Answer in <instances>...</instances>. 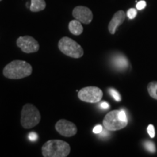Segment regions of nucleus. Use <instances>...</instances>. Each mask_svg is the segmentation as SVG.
I'll return each mask as SVG.
<instances>
[{
	"instance_id": "4be33fe9",
	"label": "nucleus",
	"mask_w": 157,
	"mask_h": 157,
	"mask_svg": "<svg viewBox=\"0 0 157 157\" xmlns=\"http://www.w3.org/2000/svg\"><path fill=\"white\" fill-rule=\"evenodd\" d=\"M109 106H110L109 104L106 103V102H105V101L101 103V107L103 109H108L109 108Z\"/></svg>"
},
{
	"instance_id": "4468645a",
	"label": "nucleus",
	"mask_w": 157,
	"mask_h": 157,
	"mask_svg": "<svg viewBox=\"0 0 157 157\" xmlns=\"http://www.w3.org/2000/svg\"><path fill=\"white\" fill-rule=\"evenodd\" d=\"M144 145L145 148L146 149L147 151H148L149 152L151 153H155L156 152V146H155V144L151 141H146L143 143Z\"/></svg>"
},
{
	"instance_id": "0eeeda50",
	"label": "nucleus",
	"mask_w": 157,
	"mask_h": 157,
	"mask_svg": "<svg viewBox=\"0 0 157 157\" xmlns=\"http://www.w3.org/2000/svg\"><path fill=\"white\" fill-rule=\"evenodd\" d=\"M16 44L25 53H34L39 50V42L30 36H20L17 39Z\"/></svg>"
},
{
	"instance_id": "20e7f679",
	"label": "nucleus",
	"mask_w": 157,
	"mask_h": 157,
	"mask_svg": "<svg viewBox=\"0 0 157 157\" xmlns=\"http://www.w3.org/2000/svg\"><path fill=\"white\" fill-rule=\"evenodd\" d=\"M41 114L35 105L27 103L23 105L21 115V124L24 129H31L39 124Z\"/></svg>"
},
{
	"instance_id": "9b49d317",
	"label": "nucleus",
	"mask_w": 157,
	"mask_h": 157,
	"mask_svg": "<svg viewBox=\"0 0 157 157\" xmlns=\"http://www.w3.org/2000/svg\"><path fill=\"white\" fill-rule=\"evenodd\" d=\"M68 29L70 32L75 36H79L83 32V26H82V23L76 19L70 21L68 24Z\"/></svg>"
},
{
	"instance_id": "2eb2a0df",
	"label": "nucleus",
	"mask_w": 157,
	"mask_h": 157,
	"mask_svg": "<svg viewBox=\"0 0 157 157\" xmlns=\"http://www.w3.org/2000/svg\"><path fill=\"white\" fill-rule=\"evenodd\" d=\"M109 93L111 94V95L112 96V97L113 98V99H114L116 101H117V102L121 101V95H119V93H118L117 90H113V89H110Z\"/></svg>"
},
{
	"instance_id": "423d86ee",
	"label": "nucleus",
	"mask_w": 157,
	"mask_h": 157,
	"mask_svg": "<svg viewBox=\"0 0 157 157\" xmlns=\"http://www.w3.org/2000/svg\"><path fill=\"white\" fill-rule=\"evenodd\" d=\"M103 91L97 87H86L78 92V98L82 101L89 103H96L101 101Z\"/></svg>"
},
{
	"instance_id": "6ab92c4d",
	"label": "nucleus",
	"mask_w": 157,
	"mask_h": 157,
	"mask_svg": "<svg viewBox=\"0 0 157 157\" xmlns=\"http://www.w3.org/2000/svg\"><path fill=\"white\" fill-rule=\"evenodd\" d=\"M102 130H103V127L100 124L96 125V126L93 128V132L95 133V134H100V133L102 132Z\"/></svg>"
},
{
	"instance_id": "f3484780",
	"label": "nucleus",
	"mask_w": 157,
	"mask_h": 157,
	"mask_svg": "<svg viewBox=\"0 0 157 157\" xmlns=\"http://www.w3.org/2000/svg\"><path fill=\"white\" fill-rule=\"evenodd\" d=\"M147 132H148L149 136L151 138H154L155 136V129L153 124H149L148 128H147Z\"/></svg>"
},
{
	"instance_id": "f03ea898",
	"label": "nucleus",
	"mask_w": 157,
	"mask_h": 157,
	"mask_svg": "<svg viewBox=\"0 0 157 157\" xmlns=\"http://www.w3.org/2000/svg\"><path fill=\"white\" fill-rule=\"evenodd\" d=\"M70 152V145L61 140L47 141L42 148V156L44 157H66Z\"/></svg>"
},
{
	"instance_id": "7ed1b4c3",
	"label": "nucleus",
	"mask_w": 157,
	"mask_h": 157,
	"mask_svg": "<svg viewBox=\"0 0 157 157\" xmlns=\"http://www.w3.org/2000/svg\"><path fill=\"white\" fill-rule=\"evenodd\" d=\"M103 123L105 129L109 131L119 130L128 124L127 113L123 109L112 111L105 115Z\"/></svg>"
},
{
	"instance_id": "412c9836",
	"label": "nucleus",
	"mask_w": 157,
	"mask_h": 157,
	"mask_svg": "<svg viewBox=\"0 0 157 157\" xmlns=\"http://www.w3.org/2000/svg\"><path fill=\"white\" fill-rule=\"evenodd\" d=\"M109 132H108V129H103L102 130V132L100 133V137H107L109 136Z\"/></svg>"
},
{
	"instance_id": "9d476101",
	"label": "nucleus",
	"mask_w": 157,
	"mask_h": 157,
	"mask_svg": "<svg viewBox=\"0 0 157 157\" xmlns=\"http://www.w3.org/2000/svg\"><path fill=\"white\" fill-rule=\"evenodd\" d=\"M126 18V13L123 10L117 11L113 15L109 24V31L111 34H114L119 25L122 24Z\"/></svg>"
},
{
	"instance_id": "1a4fd4ad",
	"label": "nucleus",
	"mask_w": 157,
	"mask_h": 157,
	"mask_svg": "<svg viewBox=\"0 0 157 157\" xmlns=\"http://www.w3.org/2000/svg\"><path fill=\"white\" fill-rule=\"evenodd\" d=\"M72 15L74 17L84 24H90L93 19L91 10L84 6H77L73 10Z\"/></svg>"
},
{
	"instance_id": "dca6fc26",
	"label": "nucleus",
	"mask_w": 157,
	"mask_h": 157,
	"mask_svg": "<svg viewBox=\"0 0 157 157\" xmlns=\"http://www.w3.org/2000/svg\"><path fill=\"white\" fill-rule=\"evenodd\" d=\"M127 15L129 19H134L137 15V10L134 8H130L127 11Z\"/></svg>"
},
{
	"instance_id": "aec40b11",
	"label": "nucleus",
	"mask_w": 157,
	"mask_h": 157,
	"mask_svg": "<svg viewBox=\"0 0 157 157\" xmlns=\"http://www.w3.org/2000/svg\"><path fill=\"white\" fill-rule=\"evenodd\" d=\"M29 139L31 141H36L38 139V135L35 132H31L29 135Z\"/></svg>"
},
{
	"instance_id": "6e6552de",
	"label": "nucleus",
	"mask_w": 157,
	"mask_h": 157,
	"mask_svg": "<svg viewBox=\"0 0 157 157\" xmlns=\"http://www.w3.org/2000/svg\"><path fill=\"white\" fill-rule=\"evenodd\" d=\"M55 128L59 134L64 137H70L77 133V127L75 124L63 119L57 121Z\"/></svg>"
},
{
	"instance_id": "39448f33",
	"label": "nucleus",
	"mask_w": 157,
	"mask_h": 157,
	"mask_svg": "<svg viewBox=\"0 0 157 157\" xmlns=\"http://www.w3.org/2000/svg\"><path fill=\"white\" fill-rule=\"evenodd\" d=\"M58 48L61 52L73 58L83 56L84 50L79 44L68 36L62 37L58 42Z\"/></svg>"
},
{
	"instance_id": "5701e85b",
	"label": "nucleus",
	"mask_w": 157,
	"mask_h": 157,
	"mask_svg": "<svg viewBox=\"0 0 157 157\" xmlns=\"http://www.w3.org/2000/svg\"><path fill=\"white\" fill-rule=\"evenodd\" d=\"M2 1V0H0V2H1Z\"/></svg>"
},
{
	"instance_id": "ddd939ff",
	"label": "nucleus",
	"mask_w": 157,
	"mask_h": 157,
	"mask_svg": "<svg viewBox=\"0 0 157 157\" xmlns=\"http://www.w3.org/2000/svg\"><path fill=\"white\" fill-rule=\"evenodd\" d=\"M46 7V2L44 0H31L30 10L31 12H39L44 10Z\"/></svg>"
},
{
	"instance_id": "f257e3e1",
	"label": "nucleus",
	"mask_w": 157,
	"mask_h": 157,
	"mask_svg": "<svg viewBox=\"0 0 157 157\" xmlns=\"http://www.w3.org/2000/svg\"><path fill=\"white\" fill-rule=\"evenodd\" d=\"M33 68L30 63L24 60H15L6 65L3 75L10 79H21L32 74Z\"/></svg>"
},
{
	"instance_id": "a211bd4d",
	"label": "nucleus",
	"mask_w": 157,
	"mask_h": 157,
	"mask_svg": "<svg viewBox=\"0 0 157 157\" xmlns=\"http://www.w3.org/2000/svg\"><path fill=\"white\" fill-rule=\"evenodd\" d=\"M146 6V1H143V0H141V1L138 2L136 5V8L139 10H141L144 9Z\"/></svg>"
},
{
	"instance_id": "f8f14e48",
	"label": "nucleus",
	"mask_w": 157,
	"mask_h": 157,
	"mask_svg": "<svg viewBox=\"0 0 157 157\" xmlns=\"http://www.w3.org/2000/svg\"><path fill=\"white\" fill-rule=\"evenodd\" d=\"M113 63L116 68H119L120 70L125 69L128 66V60L122 55L115 56L113 59Z\"/></svg>"
}]
</instances>
